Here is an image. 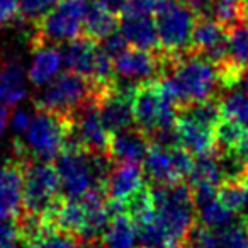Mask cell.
<instances>
[{
	"label": "cell",
	"mask_w": 248,
	"mask_h": 248,
	"mask_svg": "<svg viewBox=\"0 0 248 248\" xmlns=\"http://www.w3.org/2000/svg\"><path fill=\"white\" fill-rule=\"evenodd\" d=\"M150 148V140L140 128H129L112 133L109 156L112 162L141 163Z\"/></svg>",
	"instance_id": "e0dca14e"
},
{
	"label": "cell",
	"mask_w": 248,
	"mask_h": 248,
	"mask_svg": "<svg viewBox=\"0 0 248 248\" xmlns=\"http://www.w3.org/2000/svg\"><path fill=\"white\" fill-rule=\"evenodd\" d=\"M62 53L63 63L70 72L78 73V75L85 77L92 82L97 65V56H99V43L87 38V36H80V38L66 43Z\"/></svg>",
	"instance_id": "ac0fdd59"
},
{
	"label": "cell",
	"mask_w": 248,
	"mask_h": 248,
	"mask_svg": "<svg viewBox=\"0 0 248 248\" xmlns=\"http://www.w3.org/2000/svg\"><path fill=\"white\" fill-rule=\"evenodd\" d=\"M241 184H243V190H245V206H243V213L248 214V172L243 175L241 179Z\"/></svg>",
	"instance_id": "f35d334b"
},
{
	"label": "cell",
	"mask_w": 248,
	"mask_h": 248,
	"mask_svg": "<svg viewBox=\"0 0 248 248\" xmlns=\"http://www.w3.org/2000/svg\"><path fill=\"white\" fill-rule=\"evenodd\" d=\"M119 31L129 46L146 51H162L158 29L153 17H124Z\"/></svg>",
	"instance_id": "7402d4cb"
},
{
	"label": "cell",
	"mask_w": 248,
	"mask_h": 248,
	"mask_svg": "<svg viewBox=\"0 0 248 248\" xmlns=\"http://www.w3.org/2000/svg\"><path fill=\"white\" fill-rule=\"evenodd\" d=\"M177 114L179 106L160 77L136 85L133 95V116L136 128L141 129L148 140L158 131L173 128Z\"/></svg>",
	"instance_id": "5b68a950"
},
{
	"label": "cell",
	"mask_w": 248,
	"mask_h": 248,
	"mask_svg": "<svg viewBox=\"0 0 248 248\" xmlns=\"http://www.w3.org/2000/svg\"><path fill=\"white\" fill-rule=\"evenodd\" d=\"M45 221L82 240H93L109 224L110 209L104 202L102 194H93L83 199L60 201Z\"/></svg>",
	"instance_id": "277c9868"
},
{
	"label": "cell",
	"mask_w": 248,
	"mask_h": 248,
	"mask_svg": "<svg viewBox=\"0 0 248 248\" xmlns=\"http://www.w3.org/2000/svg\"><path fill=\"white\" fill-rule=\"evenodd\" d=\"M55 4H56V0H19V5H21V17L24 19V21H29V22H32V24H36Z\"/></svg>",
	"instance_id": "d6a6232c"
},
{
	"label": "cell",
	"mask_w": 248,
	"mask_h": 248,
	"mask_svg": "<svg viewBox=\"0 0 248 248\" xmlns=\"http://www.w3.org/2000/svg\"><path fill=\"white\" fill-rule=\"evenodd\" d=\"M196 248H248V228L233 223L224 228H201L192 238Z\"/></svg>",
	"instance_id": "d6986e66"
},
{
	"label": "cell",
	"mask_w": 248,
	"mask_h": 248,
	"mask_svg": "<svg viewBox=\"0 0 248 248\" xmlns=\"http://www.w3.org/2000/svg\"><path fill=\"white\" fill-rule=\"evenodd\" d=\"M219 199L234 213H243L245 206V190L241 180H226L223 186L217 189Z\"/></svg>",
	"instance_id": "4dcf8cb0"
},
{
	"label": "cell",
	"mask_w": 248,
	"mask_h": 248,
	"mask_svg": "<svg viewBox=\"0 0 248 248\" xmlns=\"http://www.w3.org/2000/svg\"><path fill=\"white\" fill-rule=\"evenodd\" d=\"M196 209L204 228H224L236 223V213L231 211L217 196V190H197L194 192Z\"/></svg>",
	"instance_id": "44dd1931"
},
{
	"label": "cell",
	"mask_w": 248,
	"mask_h": 248,
	"mask_svg": "<svg viewBox=\"0 0 248 248\" xmlns=\"http://www.w3.org/2000/svg\"><path fill=\"white\" fill-rule=\"evenodd\" d=\"M26 248H82L73 234L43 221L31 234L24 238Z\"/></svg>",
	"instance_id": "4316f807"
},
{
	"label": "cell",
	"mask_w": 248,
	"mask_h": 248,
	"mask_svg": "<svg viewBox=\"0 0 248 248\" xmlns=\"http://www.w3.org/2000/svg\"><path fill=\"white\" fill-rule=\"evenodd\" d=\"M62 192L58 170L46 160H26L24 213L45 219L60 202Z\"/></svg>",
	"instance_id": "ba28073f"
},
{
	"label": "cell",
	"mask_w": 248,
	"mask_h": 248,
	"mask_svg": "<svg viewBox=\"0 0 248 248\" xmlns=\"http://www.w3.org/2000/svg\"><path fill=\"white\" fill-rule=\"evenodd\" d=\"M72 117L73 133L70 141L78 143L92 153L109 155L112 133L104 126L95 100H90L85 106H82L78 110L72 114Z\"/></svg>",
	"instance_id": "8fae6325"
},
{
	"label": "cell",
	"mask_w": 248,
	"mask_h": 248,
	"mask_svg": "<svg viewBox=\"0 0 248 248\" xmlns=\"http://www.w3.org/2000/svg\"><path fill=\"white\" fill-rule=\"evenodd\" d=\"M21 17L19 0H0V28L12 24Z\"/></svg>",
	"instance_id": "836d02e7"
},
{
	"label": "cell",
	"mask_w": 248,
	"mask_h": 248,
	"mask_svg": "<svg viewBox=\"0 0 248 248\" xmlns=\"http://www.w3.org/2000/svg\"><path fill=\"white\" fill-rule=\"evenodd\" d=\"M119 29V14L112 12L97 0H92L83 22V36L100 43Z\"/></svg>",
	"instance_id": "d4e9b609"
},
{
	"label": "cell",
	"mask_w": 248,
	"mask_h": 248,
	"mask_svg": "<svg viewBox=\"0 0 248 248\" xmlns=\"http://www.w3.org/2000/svg\"><path fill=\"white\" fill-rule=\"evenodd\" d=\"M114 72L121 80L141 83L150 78H158L165 70L163 51H146L140 48H126L114 56Z\"/></svg>",
	"instance_id": "7c38bea8"
},
{
	"label": "cell",
	"mask_w": 248,
	"mask_h": 248,
	"mask_svg": "<svg viewBox=\"0 0 248 248\" xmlns=\"http://www.w3.org/2000/svg\"><path fill=\"white\" fill-rule=\"evenodd\" d=\"M226 43H228V29L211 16L199 14L196 19L190 39V51L211 60L213 63L226 62Z\"/></svg>",
	"instance_id": "5bb4252c"
},
{
	"label": "cell",
	"mask_w": 248,
	"mask_h": 248,
	"mask_svg": "<svg viewBox=\"0 0 248 248\" xmlns=\"http://www.w3.org/2000/svg\"><path fill=\"white\" fill-rule=\"evenodd\" d=\"M143 189H145V172L140 163L116 162V165L110 167L104 190L116 211L123 209Z\"/></svg>",
	"instance_id": "4fadbf2b"
},
{
	"label": "cell",
	"mask_w": 248,
	"mask_h": 248,
	"mask_svg": "<svg viewBox=\"0 0 248 248\" xmlns=\"http://www.w3.org/2000/svg\"><path fill=\"white\" fill-rule=\"evenodd\" d=\"M100 93L102 90L93 85L89 78L68 70L65 73H60L43 87L34 99V107L38 110L72 116L75 110H78L90 100L97 102Z\"/></svg>",
	"instance_id": "8992f818"
},
{
	"label": "cell",
	"mask_w": 248,
	"mask_h": 248,
	"mask_svg": "<svg viewBox=\"0 0 248 248\" xmlns=\"http://www.w3.org/2000/svg\"><path fill=\"white\" fill-rule=\"evenodd\" d=\"M97 2H100V4L106 5L107 9H110L112 12L121 16V11H123L124 4H126L128 0H97Z\"/></svg>",
	"instance_id": "74e56055"
},
{
	"label": "cell",
	"mask_w": 248,
	"mask_h": 248,
	"mask_svg": "<svg viewBox=\"0 0 248 248\" xmlns=\"http://www.w3.org/2000/svg\"><path fill=\"white\" fill-rule=\"evenodd\" d=\"M26 77L17 60H7L0 65V93L7 106H16L28 95Z\"/></svg>",
	"instance_id": "484cf974"
},
{
	"label": "cell",
	"mask_w": 248,
	"mask_h": 248,
	"mask_svg": "<svg viewBox=\"0 0 248 248\" xmlns=\"http://www.w3.org/2000/svg\"><path fill=\"white\" fill-rule=\"evenodd\" d=\"M102 245L106 248H141L135 219L117 211L104 230Z\"/></svg>",
	"instance_id": "cb8c5ba5"
},
{
	"label": "cell",
	"mask_w": 248,
	"mask_h": 248,
	"mask_svg": "<svg viewBox=\"0 0 248 248\" xmlns=\"http://www.w3.org/2000/svg\"><path fill=\"white\" fill-rule=\"evenodd\" d=\"M175 133L179 140V146L194 156L207 155L217 150L216 141V128L204 124L194 117L187 116L184 112L177 114Z\"/></svg>",
	"instance_id": "2e32d148"
},
{
	"label": "cell",
	"mask_w": 248,
	"mask_h": 248,
	"mask_svg": "<svg viewBox=\"0 0 248 248\" xmlns=\"http://www.w3.org/2000/svg\"><path fill=\"white\" fill-rule=\"evenodd\" d=\"M165 70L162 82L165 83L177 106L199 102V100L217 97L221 89L219 68L216 63L196 55L189 49L180 55L165 53Z\"/></svg>",
	"instance_id": "6da1fadb"
},
{
	"label": "cell",
	"mask_w": 248,
	"mask_h": 248,
	"mask_svg": "<svg viewBox=\"0 0 248 248\" xmlns=\"http://www.w3.org/2000/svg\"><path fill=\"white\" fill-rule=\"evenodd\" d=\"M207 16H211L226 29H231L247 21L243 0H209Z\"/></svg>",
	"instance_id": "f1b7e54d"
},
{
	"label": "cell",
	"mask_w": 248,
	"mask_h": 248,
	"mask_svg": "<svg viewBox=\"0 0 248 248\" xmlns=\"http://www.w3.org/2000/svg\"><path fill=\"white\" fill-rule=\"evenodd\" d=\"M26 160L16 156L0 167V217H19L24 209Z\"/></svg>",
	"instance_id": "9a60e30c"
},
{
	"label": "cell",
	"mask_w": 248,
	"mask_h": 248,
	"mask_svg": "<svg viewBox=\"0 0 248 248\" xmlns=\"http://www.w3.org/2000/svg\"><path fill=\"white\" fill-rule=\"evenodd\" d=\"M194 162V155L180 146L169 148L150 143L148 153L143 160V172L155 186H172L190 175Z\"/></svg>",
	"instance_id": "30bf717a"
},
{
	"label": "cell",
	"mask_w": 248,
	"mask_h": 248,
	"mask_svg": "<svg viewBox=\"0 0 248 248\" xmlns=\"http://www.w3.org/2000/svg\"><path fill=\"white\" fill-rule=\"evenodd\" d=\"M177 2L187 5L189 9L196 11L197 14H206L207 16V4H209V0H177Z\"/></svg>",
	"instance_id": "8d00e7d4"
},
{
	"label": "cell",
	"mask_w": 248,
	"mask_h": 248,
	"mask_svg": "<svg viewBox=\"0 0 248 248\" xmlns=\"http://www.w3.org/2000/svg\"><path fill=\"white\" fill-rule=\"evenodd\" d=\"M92 0H56V4L34 24L31 45H60L80 38Z\"/></svg>",
	"instance_id": "52a82bcc"
},
{
	"label": "cell",
	"mask_w": 248,
	"mask_h": 248,
	"mask_svg": "<svg viewBox=\"0 0 248 248\" xmlns=\"http://www.w3.org/2000/svg\"><path fill=\"white\" fill-rule=\"evenodd\" d=\"M2 109H7V104L4 102V99H2V93H0V110Z\"/></svg>",
	"instance_id": "ab89813d"
},
{
	"label": "cell",
	"mask_w": 248,
	"mask_h": 248,
	"mask_svg": "<svg viewBox=\"0 0 248 248\" xmlns=\"http://www.w3.org/2000/svg\"><path fill=\"white\" fill-rule=\"evenodd\" d=\"M72 133V116L36 109L24 140L16 138V155L22 158L51 162L58 158L60 153L70 143Z\"/></svg>",
	"instance_id": "3957f363"
},
{
	"label": "cell",
	"mask_w": 248,
	"mask_h": 248,
	"mask_svg": "<svg viewBox=\"0 0 248 248\" xmlns=\"http://www.w3.org/2000/svg\"><path fill=\"white\" fill-rule=\"evenodd\" d=\"M243 5H245V16H247V21H248V0H243Z\"/></svg>",
	"instance_id": "60d3db41"
},
{
	"label": "cell",
	"mask_w": 248,
	"mask_h": 248,
	"mask_svg": "<svg viewBox=\"0 0 248 248\" xmlns=\"http://www.w3.org/2000/svg\"><path fill=\"white\" fill-rule=\"evenodd\" d=\"M189 182L192 192H197V190H217L226 182L217 152L196 156L192 172L189 175Z\"/></svg>",
	"instance_id": "603a6c76"
},
{
	"label": "cell",
	"mask_w": 248,
	"mask_h": 248,
	"mask_svg": "<svg viewBox=\"0 0 248 248\" xmlns=\"http://www.w3.org/2000/svg\"><path fill=\"white\" fill-rule=\"evenodd\" d=\"M197 16L199 14L196 11L177 0H163L158 11L155 12L162 51L170 55L189 51Z\"/></svg>",
	"instance_id": "9c48e42d"
},
{
	"label": "cell",
	"mask_w": 248,
	"mask_h": 248,
	"mask_svg": "<svg viewBox=\"0 0 248 248\" xmlns=\"http://www.w3.org/2000/svg\"><path fill=\"white\" fill-rule=\"evenodd\" d=\"M110 162L112 158L109 155L92 153L78 143L70 141L55 163L65 199H83L102 194L112 167Z\"/></svg>",
	"instance_id": "7a4b0ae2"
},
{
	"label": "cell",
	"mask_w": 248,
	"mask_h": 248,
	"mask_svg": "<svg viewBox=\"0 0 248 248\" xmlns=\"http://www.w3.org/2000/svg\"><path fill=\"white\" fill-rule=\"evenodd\" d=\"M231 150H233L234 155H236L238 158H240L241 162H243L245 165L248 167V133L243 136V138H241V141L238 143L234 148H231Z\"/></svg>",
	"instance_id": "d590c367"
},
{
	"label": "cell",
	"mask_w": 248,
	"mask_h": 248,
	"mask_svg": "<svg viewBox=\"0 0 248 248\" xmlns=\"http://www.w3.org/2000/svg\"><path fill=\"white\" fill-rule=\"evenodd\" d=\"M32 60L28 70V78L32 85L45 87L60 75L63 65V53L55 45L32 46Z\"/></svg>",
	"instance_id": "ffe728a7"
},
{
	"label": "cell",
	"mask_w": 248,
	"mask_h": 248,
	"mask_svg": "<svg viewBox=\"0 0 248 248\" xmlns=\"http://www.w3.org/2000/svg\"><path fill=\"white\" fill-rule=\"evenodd\" d=\"M34 114H29L28 110H22V109H16V112L12 114L11 117V126L14 129L16 135H26L31 126V121Z\"/></svg>",
	"instance_id": "e575fe53"
},
{
	"label": "cell",
	"mask_w": 248,
	"mask_h": 248,
	"mask_svg": "<svg viewBox=\"0 0 248 248\" xmlns=\"http://www.w3.org/2000/svg\"><path fill=\"white\" fill-rule=\"evenodd\" d=\"M221 114L248 131V90H233L221 97Z\"/></svg>",
	"instance_id": "f546056e"
},
{
	"label": "cell",
	"mask_w": 248,
	"mask_h": 248,
	"mask_svg": "<svg viewBox=\"0 0 248 248\" xmlns=\"http://www.w3.org/2000/svg\"><path fill=\"white\" fill-rule=\"evenodd\" d=\"M163 0H128L124 4L121 16L124 17H152L158 11Z\"/></svg>",
	"instance_id": "1f68e13d"
},
{
	"label": "cell",
	"mask_w": 248,
	"mask_h": 248,
	"mask_svg": "<svg viewBox=\"0 0 248 248\" xmlns=\"http://www.w3.org/2000/svg\"><path fill=\"white\" fill-rule=\"evenodd\" d=\"M241 83H243V87L248 90V72H247V75H245V78H243V82H241Z\"/></svg>",
	"instance_id": "b9f144b4"
},
{
	"label": "cell",
	"mask_w": 248,
	"mask_h": 248,
	"mask_svg": "<svg viewBox=\"0 0 248 248\" xmlns=\"http://www.w3.org/2000/svg\"><path fill=\"white\" fill-rule=\"evenodd\" d=\"M226 56L234 66L248 72V21L228 29Z\"/></svg>",
	"instance_id": "83f0119b"
},
{
	"label": "cell",
	"mask_w": 248,
	"mask_h": 248,
	"mask_svg": "<svg viewBox=\"0 0 248 248\" xmlns=\"http://www.w3.org/2000/svg\"><path fill=\"white\" fill-rule=\"evenodd\" d=\"M173 248H196V247L192 245V247H173Z\"/></svg>",
	"instance_id": "7bdbcfd3"
}]
</instances>
